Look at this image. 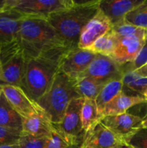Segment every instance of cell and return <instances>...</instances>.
I'll return each instance as SVG.
<instances>
[{
    "label": "cell",
    "instance_id": "1",
    "mask_svg": "<svg viewBox=\"0 0 147 148\" xmlns=\"http://www.w3.org/2000/svg\"><path fill=\"white\" fill-rule=\"evenodd\" d=\"M68 50L64 46L55 47L25 60L22 88L31 99L37 102L48 89Z\"/></svg>",
    "mask_w": 147,
    "mask_h": 148
},
{
    "label": "cell",
    "instance_id": "2",
    "mask_svg": "<svg viewBox=\"0 0 147 148\" xmlns=\"http://www.w3.org/2000/svg\"><path fill=\"white\" fill-rule=\"evenodd\" d=\"M100 0L74 1L69 8L50 14L47 20L68 49L78 47L82 29L99 11Z\"/></svg>",
    "mask_w": 147,
    "mask_h": 148
},
{
    "label": "cell",
    "instance_id": "3",
    "mask_svg": "<svg viewBox=\"0 0 147 148\" xmlns=\"http://www.w3.org/2000/svg\"><path fill=\"white\" fill-rule=\"evenodd\" d=\"M25 60L37 57L55 47L64 46L63 43L47 19L24 17L17 38Z\"/></svg>",
    "mask_w": 147,
    "mask_h": 148
},
{
    "label": "cell",
    "instance_id": "4",
    "mask_svg": "<svg viewBox=\"0 0 147 148\" xmlns=\"http://www.w3.org/2000/svg\"><path fill=\"white\" fill-rule=\"evenodd\" d=\"M76 98L80 96L76 92L74 80L59 71L48 89L37 103L53 124H57L61 121L69 103Z\"/></svg>",
    "mask_w": 147,
    "mask_h": 148
},
{
    "label": "cell",
    "instance_id": "5",
    "mask_svg": "<svg viewBox=\"0 0 147 148\" xmlns=\"http://www.w3.org/2000/svg\"><path fill=\"white\" fill-rule=\"evenodd\" d=\"M1 73L0 85L22 88L25 58L18 40L1 46Z\"/></svg>",
    "mask_w": 147,
    "mask_h": 148
},
{
    "label": "cell",
    "instance_id": "6",
    "mask_svg": "<svg viewBox=\"0 0 147 148\" xmlns=\"http://www.w3.org/2000/svg\"><path fill=\"white\" fill-rule=\"evenodd\" d=\"M73 5L72 0H6V9L15 10L24 17L45 19Z\"/></svg>",
    "mask_w": 147,
    "mask_h": 148
},
{
    "label": "cell",
    "instance_id": "7",
    "mask_svg": "<svg viewBox=\"0 0 147 148\" xmlns=\"http://www.w3.org/2000/svg\"><path fill=\"white\" fill-rule=\"evenodd\" d=\"M143 121L144 119L138 116L125 113L103 117L101 123L119 140L123 143H128L133 136L142 128Z\"/></svg>",
    "mask_w": 147,
    "mask_h": 148
},
{
    "label": "cell",
    "instance_id": "8",
    "mask_svg": "<svg viewBox=\"0 0 147 148\" xmlns=\"http://www.w3.org/2000/svg\"><path fill=\"white\" fill-rule=\"evenodd\" d=\"M95 56L96 53L87 49H69L61 61L59 71L74 80L86 71Z\"/></svg>",
    "mask_w": 147,
    "mask_h": 148
},
{
    "label": "cell",
    "instance_id": "9",
    "mask_svg": "<svg viewBox=\"0 0 147 148\" xmlns=\"http://www.w3.org/2000/svg\"><path fill=\"white\" fill-rule=\"evenodd\" d=\"M122 75L121 65L111 56L96 54L95 59L80 77H90L107 83L115 79H122Z\"/></svg>",
    "mask_w": 147,
    "mask_h": 148
},
{
    "label": "cell",
    "instance_id": "10",
    "mask_svg": "<svg viewBox=\"0 0 147 148\" xmlns=\"http://www.w3.org/2000/svg\"><path fill=\"white\" fill-rule=\"evenodd\" d=\"M1 90L14 109L22 119L41 111L37 102L29 97L22 88L10 85H0Z\"/></svg>",
    "mask_w": 147,
    "mask_h": 148
},
{
    "label": "cell",
    "instance_id": "11",
    "mask_svg": "<svg viewBox=\"0 0 147 148\" xmlns=\"http://www.w3.org/2000/svg\"><path fill=\"white\" fill-rule=\"evenodd\" d=\"M112 23L109 19L99 10L81 32L78 48L88 49L99 38L104 36L112 28Z\"/></svg>",
    "mask_w": 147,
    "mask_h": 148
},
{
    "label": "cell",
    "instance_id": "12",
    "mask_svg": "<svg viewBox=\"0 0 147 148\" xmlns=\"http://www.w3.org/2000/svg\"><path fill=\"white\" fill-rule=\"evenodd\" d=\"M147 36V30L143 33L118 39V45L111 57L120 65L133 62L142 49Z\"/></svg>",
    "mask_w": 147,
    "mask_h": 148
},
{
    "label": "cell",
    "instance_id": "13",
    "mask_svg": "<svg viewBox=\"0 0 147 148\" xmlns=\"http://www.w3.org/2000/svg\"><path fill=\"white\" fill-rule=\"evenodd\" d=\"M83 98H76L69 103L61 121L54 124L55 127L67 135L75 137H83V131L81 120V111Z\"/></svg>",
    "mask_w": 147,
    "mask_h": 148
},
{
    "label": "cell",
    "instance_id": "14",
    "mask_svg": "<svg viewBox=\"0 0 147 148\" xmlns=\"http://www.w3.org/2000/svg\"><path fill=\"white\" fill-rule=\"evenodd\" d=\"M122 143H125L119 140L100 121L84 133L80 148H115Z\"/></svg>",
    "mask_w": 147,
    "mask_h": 148
},
{
    "label": "cell",
    "instance_id": "15",
    "mask_svg": "<svg viewBox=\"0 0 147 148\" xmlns=\"http://www.w3.org/2000/svg\"><path fill=\"white\" fill-rule=\"evenodd\" d=\"M24 17L12 9L0 10V46L17 40L19 30Z\"/></svg>",
    "mask_w": 147,
    "mask_h": 148
},
{
    "label": "cell",
    "instance_id": "16",
    "mask_svg": "<svg viewBox=\"0 0 147 148\" xmlns=\"http://www.w3.org/2000/svg\"><path fill=\"white\" fill-rule=\"evenodd\" d=\"M144 1V0H103L99 1V8L113 25L125 20L126 14Z\"/></svg>",
    "mask_w": 147,
    "mask_h": 148
},
{
    "label": "cell",
    "instance_id": "17",
    "mask_svg": "<svg viewBox=\"0 0 147 148\" xmlns=\"http://www.w3.org/2000/svg\"><path fill=\"white\" fill-rule=\"evenodd\" d=\"M54 124L43 110L35 114L22 119V134L34 137H51Z\"/></svg>",
    "mask_w": 147,
    "mask_h": 148
},
{
    "label": "cell",
    "instance_id": "18",
    "mask_svg": "<svg viewBox=\"0 0 147 148\" xmlns=\"http://www.w3.org/2000/svg\"><path fill=\"white\" fill-rule=\"evenodd\" d=\"M144 103H147V101L144 96L128 95L122 91L105 106L102 115L105 117L125 114L131 107Z\"/></svg>",
    "mask_w": 147,
    "mask_h": 148
},
{
    "label": "cell",
    "instance_id": "19",
    "mask_svg": "<svg viewBox=\"0 0 147 148\" xmlns=\"http://www.w3.org/2000/svg\"><path fill=\"white\" fill-rule=\"evenodd\" d=\"M0 126L22 132V118L9 103L1 90L0 93Z\"/></svg>",
    "mask_w": 147,
    "mask_h": 148
},
{
    "label": "cell",
    "instance_id": "20",
    "mask_svg": "<svg viewBox=\"0 0 147 148\" xmlns=\"http://www.w3.org/2000/svg\"><path fill=\"white\" fill-rule=\"evenodd\" d=\"M78 95L83 98L95 100L106 83L90 77H80L74 80ZM108 83V82H107Z\"/></svg>",
    "mask_w": 147,
    "mask_h": 148
},
{
    "label": "cell",
    "instance_id": "21",
    "mask_svg": "<svg viewBox=\"0 0 147 148\" xmlns=\"http://www.w3.org/2000/svg\"><path fill=\"white\" fill-rule=\"evenodd\" d=\"M122 92L128 95L144 96L147 88V77L138 75L136 71H126L122 77Z\"/></svg>",
    "mask_w": 147,
    "mask_h": 148
},
{
    "label": "cell",
    "instance_id": "22",
    "mask_svg": "<svg viewBox=\"0 0 147 148\" xmlns=\"http://www.w3.org/2000/svg\"><path fill=\"white\" fill-rule=\"evenodd\" d=\"M102 118L103 117L99 111L95 100L84 98L81 111V120L84 132L90 130L100 122Z\"/></svg>",
    "mask_w": 147,
    "mask_h": 148
},
{
    "label": "cell",
    "instance_id": "23",
    "mask_svg": "<svg viewBox=\"0 0 147 148\" xmlns=\"http://www.w3.org/2000/svg\"><path fill=\"white\" fill-rule=\"evenodd\" d=\"M83 137H75L67 135L56 128L54 130L51 137L49 139L45 148H80Z\"/></svg>",
    "mask_w": 147,
    "mask_h": 148
},
{
    "label": "cell",
    "instance_id": "24",
    "mask_svg": "<svg viewBox=\"0 0 147 148\" xmlns=\"http://www.w3.org/2000/svg\"><path fill=\"white\" fill-rule=\"evenodd\" d=\"M118 38L112 32V28L97 39L87 50L96 54L111 56L118 45Z\"/></svg>",
    "mask_w": 147,
    "mask_h": 148
},
{
    "label": "cell",
    "instance_id": "25",
    "mask_svg": "<svg viewBox=\"0 0 147 148\" xmlns=\"http://www.w3.org/2000/svg\"><path fill=\"white\" fill-rule=\"evenodd\" d=\"M122 91V79H115L108 82L102 88L95 99L99 111L102 114L105 106ZM103 117V116H102Z\"/></svg>",
    "mask_w": 147,
    "mask_h": 148
},
{
    "label": "cell",
    "instance_id": "26",
    "mask_svg": "<svg viewBox=\"0 0 147 148\" xmlns=\"http://www.w3.org/2000/svg\"><path fill=\"white\" fill-rule=\"evenodd\" d=\"M125 19L130 24L147 30V0L128 12Z\"/></svg>",
    "mask_w": 147,
    "mask_h": 148
},
{
    "label": "cell",
    "instance_id": "27",
    "mask_svg": "<svg viewBox=\"0 0 147 148\" xmlns=\"http://www.w3.org/2000/svg\"><path fill=\"white\" fill-rule=\"evenodd\" d=\"M112 30L118 39L132 35L138 34L146 31L145 29L135 27L125 20L116 23L112 26Z\"/></svg>",
    "mask_w": 147,
    "mask_h": 148
},
{
    "label": "cell",
    "instance_id": "28",
    "mask_svg": "<svg viewBox=\"0 0 147 148\" xmlns=\"http://www.w3.org/2000/svg\"><path fill=\"white\" fill-rule=\"evenodd\" d=\"M50 137H34L22 134L17 143L18 148H45Z\"/></svg>",
    "mask_w": 147,
    "mask_h": 148
},
{
    "label": "cell",
    "instance_id": "29",
    "mask_svg": "<svg viewBox=\"0 0 147 148\" xmlns=\"http://www.w3.org/2000/svg\"><path fill=\"white\" fill-rule=\"evenodd\" d=\"M147 64V36L145 39V43L143 46L142 49H141L140 52L135 59L133 62L130 63L125 64L121 65L122 69V72L126 71H136L138 69L141 68Z\"/></svg>",
    "mask_w": 147,
    "mask_h": 148
},
{
    "label": "cell",
    "instance_id": "30",
    "mask_svg": "<svg viewBox=\"0 0 147 148\" xmlns=\"http://www.w3.org/2000/svg\"><path fill=\"white\" fill-rule=\"evenodd\" d=\"M21 132L0 126V146L17 144Z\"/></svg>",
    "mask_w": 147,
    "mask_h": 148
},
{
    "label": "cell",
    "instance_id": "31",
    "mask_svg": "<svg viewBox=\"0 0 147 148\" xmlns=\"http://www.w3.org/2000/svg\"><path fill=\"white\" fill-rule=\"evenodd\" d=\"M133 148H147V128L138 130L128 142Z\"/></svg>",
    "mask_w": 147,
    "mask_h": 148
},
{
    "label": "cell",
    "instance_id": "32",
    "mask_svg": "<svg viewBox=\"0 0 147 148\" xmlns=\"http://www.w3.org/2000/svg\"><path fill=\"white\" fill-rule=\"evenodd\" d=\"M136 72L142 77H147V64L136 70Z\"/></svg>",
    "mask_w": 147,
    "mask_h": 148
},
{
    "label": "cell",
    "instance_id": "33",
    "mask_svg": "<svg viewBox=\"0 0 147 148\" xmlns=\"http://www.w3.org/2000/svg\"><path fill=\"white\" fill-rule=\"evenodd\" d=\"M115 148H133L130 145H128V143H122V144L119 145L117 146Z\"/></svg>",
    "mask_w": 147,
    "mask_h": 148
},
{
    "label": "cell",
    "instance_id": "34",
    "mask_svg": "<svg viewBox=\"0 0 147 148\" xmlns=\"http://www.w3.org/2000/svg\"><path fill=\"white\" fill-rule=\"evenodd\" d=\"M0 148H18V145L17 144L14 145H3L0 146Z\"/></svg>",
    "mask_w": 147,
    "mask_h": 148
},
{
    "label": "cell",
    "instance_id": "35",
    "mask_svg": "<svg viewBox=\"0 0 147 148\" xmlns=\"http://www.w3.org/2000/svg\"><path fill=\"white\" fill-rule=\"evenodd\" d=\"M142 128H147V118L143 121Z\"/></svg>",
    "mask_w": 147,
    "mask_h": 148
},
{
    "label": "cell",
    "instance_id": "36",
    "mask_svg": "<svg viewBox=\"0 0 147 148\" xmlns=\"http://www.w3.org/2000/svg\"><path fill=\"white\" fill-rule=\"evenodd\" d=\"M144 98H145V99L146 100V101H147V88H146V90L145 92H144Z\"/></svg>",
    "mask_w": 147,
    "mask_h": 148
},
{
    "label": "cell",
    "instance_id": "37",
    "mask_svg": "<svg viewBox=\"0 0 147 148\" xmlns=\"http://www.w3.org/2000/svg\"><path fill=\"white\" fill-rule=\"evenodd\" d=\"M0 53H1V46H0ZM1 59H0V77H1Z\"/></svg>",
    "mask_w": 147,
    "mask_h": 148
},
{
    "label": "cell",
    "instance_id": "38",
    "mask_svg": "<svg viewBox=\"0 0 147 148\" xmlns=\"http://www.w3.org/2000/svg\"><path fill=\"white\" fill-rule=\"evenodd\" d=\"M1 85H0V93H1Z\"/></svg>",
    "mask_w": 147,
    "mask_h": 148
}]
</instances>
